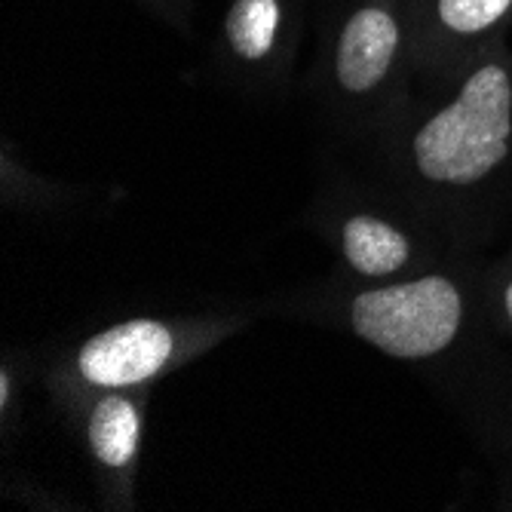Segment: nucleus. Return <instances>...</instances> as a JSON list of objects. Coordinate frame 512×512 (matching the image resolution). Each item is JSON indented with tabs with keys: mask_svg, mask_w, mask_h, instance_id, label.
<instances>
[{
	"mask_svg": "<svg viewBox=\"0 0 512 512\" xmlns=\"http://www.w3.org/2000/svg\"><path fill=\"white\" fill-rule=\"evenodd\" d=\"M503 298H506V313H509V319H512V283L506 286V295H503Z\"/></svg>",
	"mask_w": 512,
	"mask_h": 512,
	"instance_id": "obj_10",
	"label": "nucleus"
},
{
	"mask_svg": "<svg viewBox=\"0 0 512 512\" xmlns=\"http://www.w3.org/2000/svg\"><path fill=\"white\" fill-rule=\"evenodd\" d=\"M142 442V414L129 396L117 390L102 396L89 414V448L105 467L123 470L132 463Z\"/></svg>",
	"mask_w": 512,
	"mask_h": 512,
	"instance_id": "obj_6",
	"label": "nucleus"
},
{
	"mask_svg": "<svg viewBox=\"0 0 512 512\" xmlns=\"http://www.w3.org/2000/svg\"><path fill=\"white\" fill-rule=\"evenodd\" d=\"M399 22L387 7H359L341 28L335 50V77L347 92L375 89L393 68L399 53Z\"/></svg>",
	"mask_w": 512,
	"mask_h": 512,
	"instance_id": "obj_4",
	"label": "nucleus"
},
{
	"mask_svg": "<svg viewBox=\"0 0 512 512\" xmlns=\"http://www.w3.org/2000/svg\"><path fill=\"white\" fill-rule=\"evenodd\" d=\"M0 405H10V375L4 371V375H0Z\"/></svg>",
	"mask_w": 512,
	"mask_h": 512,
	"instance_id": "obj_9",
	"label": "nucleus"
},
{
	"mask_svg": "<svg viewBox=\"0 0 512 512\" xmlns=\"http://www.w3.org/2000/svg\"><path fill=\"white\" fill-rule=\"evenodd\" d=\"M175 335L157 319H129L92 335L77 353V371L89 387L126 390L145 384L166 368Z\"/></svg>",
	"mask_w": 512,
	"mask_h": 512,
	"instance_id": "obj_3",
	"label": "nucleus"
},
{
	"mask_svg": "<svg viewBox=\"0 0 512 512\" xmlns=\"http://www.w3.org/2000/svg\"><path fill=\"white\" fill-rule=\"evenodd\" d=\"M509 7L512 0H436V19L451 34L473 37L497 25Z\"/></svg>",
	"mask_w": 512,
	"mask_h": 512,
	"instance_id": "obj_8",
	"label": "nucleus"
},
{
	"mask_svg": "<svg viewBox=\"0 0 512 512\" xmlns=\"http://www.w3.org/2000/svg\"><path fill=\"white\" fill-rule=\"evenodd\" d=\"M279 25H283V4L279 0H234V7L224 19V34L237 59L261 62L273 50Z\"/></svg>",
	"mask_w": 512,
	"mask_h": 512,
	"instance_id": "obj_7",
	"label": "nucleus"
},
{
	"mask_svg": "<svg viewBox=\"0 0 512 512\" xmlns=\"http://www.w3.org/2000/svg\"><path fill=\"white\" fill-rule=\"evenodd\" d=\"M344 258L362 276H390L402 270L411 258V246L402 230L375 218V215H353L341 230Z\"/></svg>",
	"mask_w": 512,
	"mask_h": 512,
	"instance_id": "obj_5",
	"label": "nucleus"
},
{
	"mask_svg": "<svg viewBox=\"0 0 512 512\" xmlns=\"http://www.w3.org/2000/svg\"><path fill=\"white\" fill-rule=\"evenodd\" d=\"M460 319V292L445 276H421L411 283L362 292L350 307L353 332L396 359L442 353L457 338Z\"/></svg>",
	"mask_w": 512,
	"mask_h": 512,
	"instance_id": "obj_2",
	"label": "nucleus"
},
{
	"mask_svg": "<svg viewBox=\"0 0 512 512\" xmlns=\"http://www.w3.org/2000/svg\"><path fill=\"white\" fill-rule=\"evenodd\" d=\"M512 80L500 65H482L457 96L411 138L414 166L433 184H467L491 175L509 154Z\"/></svg>",
	"mask_w": 512,
	"mask_h": 512,
	"instance_id": "obj_1",
	"label": "nucleus"
}]
</instances>
